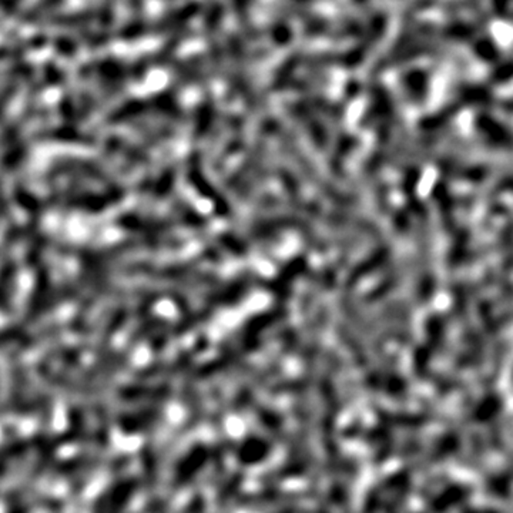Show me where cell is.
<instances>
[{"label": "cell", "mask_w": 513, "mask_h": 513, "mask_svg": "<svg viewBox=\"0 0 513 513\" xmlns=\"http://www.w3.org/2000/svg\"><path fill=\"white\" fill-rule=\"evenodd\" d=\"M208 458H210V452L204 445L199 444V445L193 447L177 464L175 478H173V486L176 489H179V488L189 485L204 468Z\"/></svg>", "instance_id": "6da1fadb"}, {"label": "cell", "mask_w": 513, "mask_h": 513, "mask_svg": "<svg viewBox=\"0 0 513 513\" xmlns=\"http://www.w3.org/2000/svg\"><path fill=\"white\" fill-rule=\"evenodd\" d=\"M271 449V445L266 440L259 437H248L240 444L237 449V459L244 466L256 465L270 456Z\"/></svg>", "instance_id": "7a4b0ae2"}, {"label": "cell", "mask_w": 513, "mask_h": 513, "mask_svg": "<svg viewBox=\"0 0 513 513\" xmlns=\"http://www.w3.org/2000/svg\"><path fill=\"white\" fill-rule=\"evenodd\" d=\"M171 395V388L167 384L158 387H143V385H127L119 391V396L126 402L137 401H167Z\"/></svg>", "instance_id": "3957f363"}, {"label": "cell", "mask_w": 513, "mask_h": 513, "mask_svg": "<svg viewBox=\"0 0 513 513\" xmlns=\"http://www.w3.org/2000/svg\"><path fill=\"white\" fill-rule=\"evenodd\" d=\"M160 418L161 412L158 409H144L138 413H123L119 418V426L124 434L133 435L151 428L160 420Z\"/></svg>", "instance_id": "277c9868"}, {"label": "cell", "mask_w": 513, "mask_h": 513, "mask_svg": "<svg viewBox=\"0 0 513 513\" xmlns=\"http://www.w3.org/2000/svg\"><path fill=\"white\" fill-rule=\"evenodd\" d=\"M290 497H294V495H287L283 493L280 490H266V492H259V493H252V495H247L241 499L242 505L245 506H267V505H273V503H278L281 500H287Z\"/></svg>", "instance_id": "5b68a950"}, {"label": "cell", "mask_w": 513, "mask_h": 513, "mask_svg": "<svg viewBox=\"0 0 513 513\" xmlns=\"http://www.w3.org/2000/svg\"><path fill=\"white\" fill-rule=\"evenodd\" d=\"M141 466H143V473L146 478L147 488H150V489L154 488V485L157 482L158 469H157V456L150 444H147L141 451Z\"/></svg>", "instance_id": "8992f818"}, {"label": "cell", "mask_w": 513, "mask_h": 513, "mask_svg": "<svg viewBox=\"0 0 513 513\" xmlns=\"http://www.w3.org/2000/svg\"><path fill=\"white\" fill-rule=\"evenodd\" d=\"M256 418H259L261 425H264L274 435L277 437L283 435V419L277 412L269 408H260L256 411Z\"/></svg>", "instance_id": "52a82bcc"}, {"label": "cell", "mask_w": 513, "mask_h": 513, "mask_svg": "<svg viewBox=\"0 0 513 513\" xmlns=\"http://www.w3.org/2000/svg\"><path fill=\"white\" fill-rule=\"evenodd\" d=\"M241 483H242V475L241 473H234L227 480V483L223 485L221 490L218 492V495H217V505L220 507H224L228 503V500L237 493V490L240 489Z\"/></svg>", "instance_id": "ba28073f"}, {"label": "cell", "mask_w": 513, "mask_h": 513, "mask_svg": "<svg viewBox=\"0 0 513 513\" xmlns=\"http://www.w3.org/2000/svg\"><path fill=\"white\" fill-rule=\"evenodd\" d=\"M69 420H70V430L66 434V441L76 442L83 435L84 419L81 412L77 408H71L69 411Z\"/></svg>", "instance_id": "9c48e42d"}, {"label": "cell", "mask_w": 513, "mask_h": 513, "mask_svg": "<svg viewBox=\"0 0 513 513\" xmlns=\"http://www.w3.org/2000/svg\"><path fill=\"white\" fill-rule=\"evenodd\" d=\"M9 513H25L19 506H13L12 510H9Z\"/></svg>", "instance_id": "30bf717a"}, {"label": "cell", "mask_w": 513, "mask_h": 513, "mask_svg": "<svg viewBox=\"0 0 513 513\" xmlns=\"http://www.w3.org/2000/svg\"><path fill=\"white\" fill-rule=\"evenodd\" d=\"M280 513H297V509L295 507H288V509H284L283 512Z\"/></svg>", "instance_id": "8fae6325"}, {"label": "cell", "mask_w": 513, "mask_h": 513, "mask_svg": "<svg viewBox=\"0 0 513 513\" xmlns=\"http://www.w3.org/2000/svg\"><path fill=\"white\" fill-rule=\"evenodd\" d=\"M318 513H326V512H325V510H321V512H318Z\"/></svg>", "instance_id": "7c38bea8"}]
</instances>
